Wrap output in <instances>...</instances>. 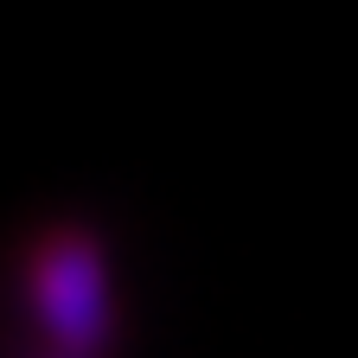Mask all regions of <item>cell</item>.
I'll list each match as a JSON object with an SVG mask.
<instances>
[{
  "mask_svg": "<svg viewBox=\"0 0 358 358\" xmlns=\"http://www.w3.org/2000/svg\"><path fill=\"white\" fill-rule=\"evenodd\" d=\"M20 294L45 352L109 358L115 352V275L90 224H45L20 250Z\"/></svg>",
  "mask_w": 358,
  "mask_h": 358,
  "instance_id": "1",
  "label": "cell"
},
{
  "mask_svg": "<svg viewBox=\"0 0 358 358\" xmlns=\"http://www.w3.org/2000/svg\"><path fill=\"white\" fill-rule=\"evenodd\" d=\"M32 358H71V352H45V345H38V352H32Z\"/></svg>",
  "mask_w": 358,
  "mask_h": 358,
  "instance_id": "2",
  "label": "cell"
}]
</instances>
